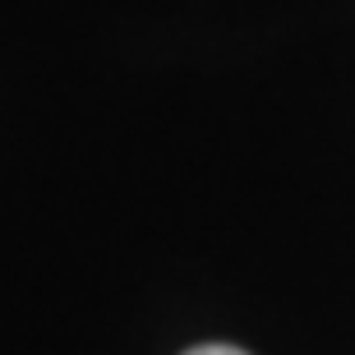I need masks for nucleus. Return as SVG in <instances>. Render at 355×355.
<instances>
[{
    "instance_id": "nucleus-1",
    "label": "nucleus",
    "mask_w": 355,
    "mask_h": 355,
    "mask_svg": "<svg viewBox=\"0 0 355 355\" xmlns=\"http://www.w3.org/2000/svg\"><path fill=\"white\" fill-rule=\"evenodd\" d=\"M184 355H250V351H240V346H222V342H208V346H189Z\"/></svg>"
}]
</instances>
